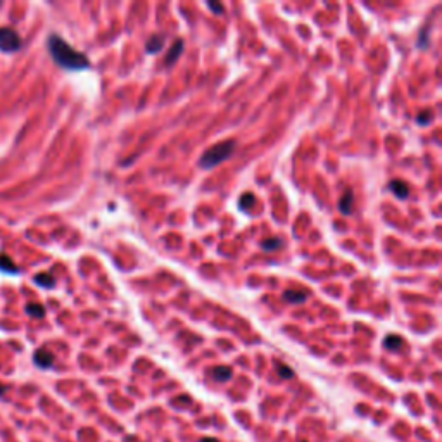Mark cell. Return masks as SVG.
<instances>
[{
    "instance_id": "3957f363",
    "label": "cell",
    "mask_w": 442,
    "mask_h": 442,
    "mask_svg": "<svg viewBox=\"0 0 442 442\" xmlns=\"http://www.w3.org/2000/svg\"><path fill=\"white\" fill-rule=\"evenodd\" d=\"M23 45L21 42V37L17 35L16 30L12 28H0V50L7 52V54H12V52H17Z\"/></svg>"
},
{
    "instance_id": "6da1fadb",
    "label": "cell",
    "mask_w": 442,
    "mask_h": 442,
    "mask_svg": "<svg viewBox=\"0 0 442 442\" xmlns=\"http://www.w3.org/2000/svg\"><path fill=\"white\" fill-rule=\"evenodd\" d=\"M47 47L50 52L52 59L57 62L61 68L69 69V71H82L90 66V61L83 52H78L73 48L64 38L59 35H50L47 40Z\"/></svg>"
},
{
    "instance_id": "4fadbf2b",
    "label": "cell",
    "mask_w": 442,
    "mask_h": 442,
    "mask_svg": "<svg viewBox=\"0 0 442 442\" xmlns=\"http://www.w3.org/2000/svg\"><path fill=\"white\" fill-rule=\"evenodd\" d=\"M282 245H283V242L280 240V238H266V240H263L261 249H265V251L271 252V251H278Z\"/></svg>"
},
{
    "instance_id": "9a60e30c",
    "label": "cell",
    "mask_w": 442,
    "mask_h": 442,
    "mask_svg": "<svg viewBox=\"0 0 442 442\" xmlns=\"http://www.w3.org/2000/svg\"><path fill=\"white\" fill-rule=\"evenodd\" d=\"M26 313L30 314V316H33V318H44L45 309H44V306H42V304L31 303V304H28V306H26Z\"/></svg>"
},
{
    "instance_id": "e0dca14e",
    "label": "cell",
    "mask_w": 442,
    "mask_h": 442,
    "mask_svg": "<svg viewBox=\"0 0 442 442\" xmlns=\"http://www.w3.org/2000/svg\"><path fill=\"white\" fill-rule=\"evenodd\" d=\"M278 373L282 378H292L294 377V371L290 370L289 366H285V364H278Z\"/></svg>"
},
{
    "instance_id": "30bf717a",
    "label": "cell",
    "mask_w": 442,
    "mask_h": 442,
    "mask_svg": "<svg viewBox=\"0 0 442 442\" xmlns=\"http://www.w3.org/2000/svg\"><path fill=\"white\" fill-rule=\"evenodd\" d=\"M213 378L218 382H226L231 378V370L228 366H216L213 368Z\"/></svg>"
},
{
    "instance_id": "5bb4252c",
    "label": "cell",
    "mask_w": 442,
    "mask_h": 442,
    "mask_svg": "<svg viewBox=\"0 0 442 442\" xmlns=\"http://www.w3.org/2000/svg\"><path fill=\"white\" fill-rule=\"evenodd\" d=\"M384 346L391 351H398L399 347L402 346V340H401V337H398V335H389V337H385Z\"/></svg>"
},
{
    "instance_id": "7a4b0ae2",
    "label": "cell",
    "mask_w": 442,
    "mask_h": 442,
    "mask_svg": "<svg viewBox=\"0 0 442 442\" xmlns=\"http://www.w3.org/2000/svg\"><path fill=\"white\" fill-rule=\"evenodd\" d=\"M233 150H235V142L233 140H226V142L216 143V145L209 147V149L202 154V157L199 159V166L204 168V170L218 166L220 163L230 159L231 154H233Z\"/></svg>"
},
{
    "instance_id": "277c9868",
    "label": "cell",
    "mask_w": 442,
    "mask_h": 442,
    "mask_svg": "<svg viewBox=\"0 0 442 442\" xmlns=\"http://www.w3.org/2000/svg\"><path fill=\"white\" fill-rule=\"evenodd\" d=\"M33 359L40 368H48V366H52V363H54V356H52V353H48L47 349H38L37 353H35Z\"/></svg>"
},
{
    "instance_id": "2e32d148",
    "label": "cell",
    "mask_w": 442,
    "mask_h": 442,
    "mask_svg": "<svg viewBox=\"0 0 442 442\" xmlns=\"http://www.w3.org/2000/svg\"><path fill=\"white\" fill-rule=\"evenodd\" d=\"M256 204V197L254 194H244L240 199V208L242 209H247V208H252V206Z\"/></svg>"
},
{
    "instance_id": "44dd1931",
    "label": "cell",
    "mask_w": 442,
    "mask_h": 442,
    "mask_svg": "<svg viewBox=\"0 0 442 442\" xmlns=\"http://www.w3.org/2000/svg\"><path fill=\"white\" fill-rule=\"evenodd\" d=\"M304 442H306V441H304Z\"/></svg>"
},
{
    "instance_id": "52a82bcc",
    "label": "cell",
    "mask_w": 442,
    "mask_h": 442,
    "mask_svg": "<svg viewBox=\"0 0 442 442\" xmlns=\"http://www.w3.org/2000/svg\"><path fill=\"white\" fill-rule=\"evenodd\" d=\"M389 187H391V190L394 192V194L398 195L399 199H406V197H408L409 188H408V185H406L404 181L394 180V181H391V185H389Z\"/></svg>"
},
{
    "instance_id": "ba28073f",
    "label": "cell",
    "mask_w": 442,
    "mask_h": 442,
    "mask_svg": "<svg viewBox=\"0 0 442 442\" xmlns=\"http://www.w3.org/2000/svg\"><path fill=\"white\" fill-rule=\"evenodd\" d=\"M353 201H354L353 192H351V190H346V192H344L342 199H340V202H339L340 211L346 213V215H349V213H351V208H353Z\"/></svg>"
},
{
    "instance_id": "8fae6325",
    "label": "cell",
    "mask_w": 442,
    "mask_h": 442,
    "mask_svg": "<svg viewBox=\"0 0 442 442\" xmlns=\"http://www.w3.org/2000/svg\"><path fill=\"white\" fill-rule=\"evenodd\" d=\"M0 269H2L3 273H17L19 271V268L14 265L12 259H10L9 256H5V254H0Z\"/></svg>"
},
{
    "instance_id": "7c38bea8",
    "label": "cell",
    "mask_w": 442,
    "mask_h": 442,
    "mask_svg": "<svg viewBox=\"0 0 442 442\" xmlns=\"http://www.w3.org/2000/svg\"><path fill=\"white\" fill-rule=\"evenodd\" d=\"M164 45V38L161 35H154L149 42H147V52H152V54H157V52L163 48Z\"/></svg>"
},
{
    "instance_id": "8992f818",
    "label": "cell",
    "mask_w": 442,
    "mask_h": 442,
    "mask_svg": "<svg viewBox=\"0 0 442 442\" xmlns=\"http://www.w3.org/2000/svg\"><path fill=\"white\" fill-rule=\"evenodd\" d=\"M306 297H308V294L303 292V290H285V294H283V299L289 301V303H292V304L304 303Z\"/></svg>"
},
{
    "instance_id": "ac0fdd59",
    "label": "cell",
    "mask_w": 442,
    "mask_h": 442,
    "mask_svg": "<svg viewBox=\"0 0 442 442\" xmlns=\"http://www.w3.org/2000/svg\"><path fill=\"white\" fill-rule=\"evenodd\" d=\"M208 5H209V9H213L216 14H221V12H223V10H224V7L221 5V3H216V2H209Z\"/></svg>"
},
{
    "instance_id": "d6986e66",
    "label": "cell",
    "mask_w": 442,
    "mask_h": 442,
    "mask_svg": "<svg viewBox=\"0 0 442 442\" xmlns=\"http://www.w3.org/2000/svg\"><path fill=\"white\" fill-rule=\"evenodd\" d=\"M427 119H430V114H429V112H425V114L418 116V123H420V125H425Z\"/></svg>"
},
{
    "instance_id": "ffe728a7",
    "label": "cell",
    "mask_w": 442,
    "mask_h": 442,
    "mask_svg": "<svg viewBox=\"0 0 442 442\" xmlns=\"http://www.w3.org/2000/svg\"><path fill=\"white\" fill-rule=\"evenodd\" d=\"M201 442H218V441H216V439H202Z\"/></svg>"
},
{
    "instance_id": "9c48e42d",
    "label": "cell",
    "mask_w": 442,
    "mask_h": 442,
    "mask_svg": "<svg viewBox=\"0 0 442 442\" xmlns=\"http://www.w3.org/2000/svg\"><path fill=\"white\" fill-rule=\"evenodd\" d=\"M35 283L40 287H45V289H52V287L55 285V280L52 275H48V273H38L37 276H35Z\"/></svg>"
},
{
    "instance_id": "5b68a950",
    "label": "cell",
    "mask_w": 442,
    "mask_h": 442,
    "mask_svg": "<svg viewBox=\"0 0 442 442\" xmlns=\"http://www.w3.org/2000/svg\"><path fill=\"white\" fill-rule=\"evenodd\" d=\"M181 50H183V40H177L166 55V66H173L178 61V57H180Z\"/></svg>"
}]
</instances>
